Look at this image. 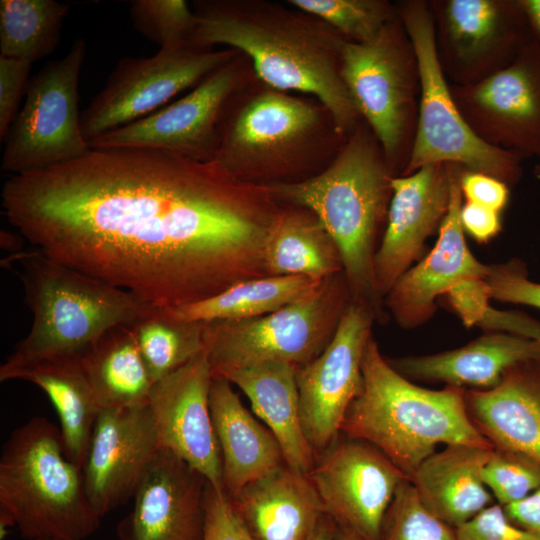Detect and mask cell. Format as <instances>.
I'll use <instances>...</instances> for the list:
<instances>
[{
  "label": "cell",
  "instance_id": "cell-20",
  "mask_svg": "<svg viewBox=\"0 0 540 540\" xmlns=\"http://www.w3.org/2000/svg\"><path fill=\"white\" fill-rule=\"evenodd\" d=\"M455 165L448 210L434 248L418 264L408 269L384 298V306L404 328L425 323L436 310L435 300L468 280H484L491 266L481 263L470 251L460 221L463 196Z\"/></svg>",
  "mask_w": 540,
  "mask_h": 540
},
{
  "label": "cell",
  "instance_id": "cell-13",
  "mask_svg": "<svg viewBox=\"0 0 540 540\" xmlns=\"http://www.w3.org/2000/svg\"><path fill=\"white\" fill-rule=\"evenodd\" d=\"M472 130L521 159L540 157V41L527 44L506 67L465 86H450Z\"/></svg>",
  "mask_w": 540,
  "mask_h": 540
},
{
  "label": "cell",
  "instance_id": "cell-16",
  "mask_svg": "<svg viewBox=\"0 0 540 540\" xmlns=\"http://www.w3.org/2000/svg\"><path fill=\"white\" fill-rule=\"evenodd\" d=\"M237 84L230 61L212 72L184 97L89 142L97 148H149L198 161H215L220 145L219 120Z\"/></svg>",
  "mask_w": 540,
  "mask_h": 540
},
{
  "label": "cell",
  "instance_id": "cell-42",
  "mask_svg": "<svg viewBox=\"0 0 540 540\" xmlns=\"http://www.w3.org/2000/svg\"><path fill=\"white\" fill-rule=\"evenodd\" d=\"M457 540H540V535L513 524L503 506L492 504L455 528Z\"/></svg>",
  "mask_w": 540,
  "mask_h": 540
},
{
  "label": "cell",
  "instance_id": "cell-23",
  "mask_svg": "<svg viewBox=\"0 0 540 540\" xmlns=\"http://www.w3.org/2000/svg\"><path fill=\"white\" fill-rule=\"evenodd\" d=\"M230 499L255 540H308L327 516L308 475L286 464Z\"/></svg>",
  "mask_w": 540,
  "mask_h": 540
},
{
  "label": "cell",
  "instance_id": "cell-17",
  "mask_svg": "<svg viewBox=\"0 0 540 540\" xmlns=\"http://www.w3.org/2000/svg\"><path fill=\"white\" fill-rule=\"evenodd\" d=\"M213 370L204 349L155 382L148 406L159 446L185 461L215 489H223L222 459L210 412Z\"/></svg>",
  "mask_w": 540,
  "mask_h": 540
},
{
  "label": "cell",
  "instance_id": "cell-26",
  "mask_svg": "<svg viewBox=\"0 0 540 540\" xmlns=\"http://www.w3.org/2000/svg\"><path fill=\"white\" fill-rule=\"evenodd\" d=\"M297 370L298 366L287 362L269 361L213 375L225 378L247 396L254 413L279 443L285 464L308 474L316 454L302 427Z\"/></svg>",
  "mask_w": 540,
  "mask_h": 540
},
{
  "label": "cell",
  "instance_id": "cell-21",
  "mask_svg": "<svg viewBox=\"0 0 540 540\" xmlns=\"http://www.w3.org/2000/svg\"><path fill=\"white\" fill-rule=\"evenodd\" d=\"M208 482L185 461L159 449L118 526L121 540H202Z\"/></svg>",
  "mask_w": 540,
  "mask_h": 540
},
{
  "label": "cell",
  "instance_id": "cell-31",
  "mask_svg": "<svg viewBox=\"0 0 540 540\" xmlns=\"http://www.w3.org/2000/svg\"><path fill=\"white\" fill-rule=\"evenodd\" d=\"M264 262L270 276L294 275L320 281L343 272L337 245L319 219L305 208L281 209L265 242Z\"/></svg>",
  "mask_w": 540,
  "mask_h": 540
},
{
  "label": "cell",
  "instance_id": "cell-39",
  "mask_svg": "<svg viewBox=\"0 0 540 540\" xmlns=\"http://www.w3.org/2000/svg\"><path fill=\"white\" fill-rule=\"evenodd\" d=\"M484 281L491 299L540 309V283L528 278L520 260L492 265Z\"/></svg>",
  "mask_w": 540,
  "mask_h": 540
},
{
  "label": "cell",
  "instance_id": "cell-48",
  "mask_svg": "<svg viewBox=\"0 0 540 540\" xmlns=\"http://www.w3.org/2000/svg\"><path fill=\"white\" fill-rule=\"evenodd\" d=\"M308 540H334V523L327 516L323 519Z\"/></svg>",
  "mask_w": 540,
  "mask_h": 540
},
{
  "label": "cell",
  "instance_id": "cell-11",
  "mask_svg": "<svg viewBox=\"0 0 540 540\" xmlns=\"http://www.w3.org/2000/svg\"><path fill=\"white\" fill-rule=\"evenodd\" d=\"M430 7L440 65L458 86L503 69L536 39L519 0H443Z\"/></svg>",
  "mask_w": 540,
  "mask_h": 540
},
{
  "label": "cell",
  "instance_id": "cell-3",
  "mask_svg": "<svg viewBox=\"0 0 540 540\" xmlns=\"http://www.w3.org/2000/svg\"><path fill=\"white\" fill-rule=\"evenodd\" d=\"M391 176L372 143L354 135L322 173L299 182L266 184L278 201L312 212L337 245L351 299L384 318L374 258Z\"/></svg>",
  "mask_w": 540,
  "mask_h": 540
},
{
  "label": "cell",
  "instance_id": "cell-32",
  "mask_svg": "<svg viewBox=\"0 0 540 540\" xmlns=\"http://www.w3.org/2000/svg\"><path fill=\"white\" fill-rule=\"evenodd\" d=\"M320 281L294 275L264 276L235 283L197 302L161 310L169 318L184 322L205 324L248 320L288 305Z\"/></svg>",
  "mask_w": 540,
  "mask_h": 540
},
{
  "label": "cell",
  "instance_id": "cell-38",
  "mask_svg": "<svg viewBox=\"0 0 540 540\" xmlns=\"http://www.w3.org/2000/svg\"><path fill=\"white\" fill-rule=\"evenodd\" d=\"M482 480L497 504L506 506L540 486V463L521 452L493 448Z\"/></svg>",
  "mask_w": 540,
  "mask_h": 540
},
{
  "label": "cell",
  "instance_id": "cell-36",
  "mask_svg": "<svg viewBox=\"0 0 540 540\" xmlns=\"http://www.w3.org/2000/svg\"><path fill=\"white\" fill-rule=\"evenodd\" d=\"M380 540H457L455 528L435 516L405 479L383 519Z\"/></svg>",
  "mask_w": 540,
  "mask_h": 540
},
{
  "label": "cell",
  "instance_id": "cell-9",
  "mask_svg": "<svg viewBox=\"0 0 540 540\" xmlns=\"http://www.w3.org/2000/svg\"><path fill=\"white\" fill-rule=\"evenodd\" d=\"M86 53V41L79 38L64 57L47 63L31 78L4 140L2 171L16 175L38 170L74 160L91 149L78 108Z\"/></svg>",
  "mask_w": 540,
  "mask_h": 540
},
{
  "label": "cell",
  "instance_id": "cell-5",
  "mask_svg": "<svg viewBox=\"0 0 540 540\" xmlns=\"http://www.w3.org/2000/svg\"><path fill=\"white\" fill-rule=\"evenodd\" d=\"M101 518L60 429L34 416L11 432L0 457L1 539L16 527L26 540H84Z\"/></svg>",
  "mask_w": 540,
  "mask_h": 540
},
{
  "label": "cell",
  "instance_id": "cell-8",
  "mask_svg": "<svg viewBox=\"0 0 540 540\" xmlns=\"http://www.w3.org/2000/svg\"><path fill=\"white\" fill-rule=\"evenodd\" d=\"M351 301L340 272L272 313L205 323L204 349L213 373L269 361L307 364L330 343Z\"/></svg>",
  "mask_w": 540,
  "mask_h": 540
},
{
  "label": "cell",
  "instance_id": "cell-27",
  "mask_svg": "<svg viewBox=\"0 0 540 540\" xmlns=\"http://www.w3.org/2000/svg\"><path fill=\"white\" fill-rule=\"evenodd\" d=\"M540 358V341L504 332L490 333L445 352L388 360L407 379L448 386L490 389L512 365Z\"/></svg>",
  "mask_w": 540,
  "mask_h": 540
},
{
  "label": "cell",
  "instance_id": "cell-41",
  "mask_svg": "<svg viewBox=\"0 0 540 540\" xmlns=\"http://www.w3.org/2000/svg\"><path fill=\"white\" fill-rule=\"evenodd\" d=\"M32 63L0 55V140L19 113V106L30 84Z\"/></svg>",
  "mask_w": 540,
  "mask_h": 540
},
{
  "label": "cell",
  "instance_id": "cell-37",
  "mask_svg": "<svg viewBox=\"0 0 540 540\" xmlns=\"http://www.w3.org/2000/svg\"><path fill=\"white\" fill-rule=\"evenodd\" d=\"M129 13L135 29L160 49L190 43L196 15L183 0H135Z\"/></svg>",
  "mask_w": 540,
  "mask_h": 540
},
{
  "label": "cell",
  "instance_id": "cell-46",
  "mask_svg": "<svg viewBox=\"0 0 540 540\" xmlns=\"http://www.w3.org/2000/svg\"><path fill=\"white\" fill-rule=\"evenodd\" d=\"M503 509L513 524L540 535V486L525 498L503 506Z\"/></svg>",
  "mask_w": 540,
  "mask_h": 540
},
{
  "label": "cell",
  "instance_id": "cell-50",
  "mask_svg": "<svg viewBox=\"0 0 540 540\" xmlns=\"http://www.w3.org/2000/svg\"><path fill=\"white\" fill-rule=\"evenodd\" d=\"M534 173L540 178V162H539V164L535 167Z\"/></svg>",
  "mask_w": 540,
  "mask_h": 540
},
{
  "label": "cell",
  "instance_id": "cell-47",
  "mask_svg": "<svg viewBox=\"0 0 540 540\" xmlns=\"http://www.w3.org/2000/svg\"><path fill=\"white\" fill-rule=\"evenodd\" d=\"M535 37L540 41V0H519Z\"/></svg>",
  "mask_w": 540,
  "mask_h": 540
},
{
  "label": "cell",
  "instance_id": "cell-1",
  "mask_svg": "<svg viewBox=\"0 0 540 540\" xmlns=\"http://www.w3.org/2000/svg\"><path fill=\"white\" fill-rule=\"evenodd\" d=\"M2 212L36 250L157 308L270 276L278 200L217 161L149 148L90 149L12 175Z\"/></svg>",
  "mask_w": 540,
  "mask_h": 540
},
{
  "label": "cell",
  "instance_id": "cell-44",
  "mask_svg": "<svg viewBox=\"0 0 540 540\" xmlns=\"http://www.w3.org/2000/svg\"><path fill=\"white\" fill-rule=\"evenodd\" d=\"M445 296L465 326L478 325L490 306L491 298L484 280L465 281Z\"/></svg>",
  "mask_w": 540,
  "mask_h": 540
},
{
  "label": "cell",
  "instance_id": "cell-22",
  "mask_svg": "<svg viewBox=\"0 0 540 540\" xmlns=\"http://www.w3.org/2000/svg\"><path fill=\"white\" fill-rule=\"evenodd\" d=\"M470 420L493 448L526 454L540 463V358L509 367L490 389H466Z\"/></svg>",
  "mask_w": 540,
  "mask_h": 540
},
{
  "label": "cell",
  "instance_id": "cell-33",
  "mask_svg": "<svg viewBox=\"0 0 540 540\" xmlns=\"http://www.w3.org/2000/svg\"><path fill=\"white\" fill-rule=\"evenodd\" d=\"M70 5L55 0L0 1V55L33 63L59 44Z\"/></svg>",
  "mask_w": 540,
  "mask_h": 540
},
{
  "label": "cell",
  "instance_id": "cell-10",
  "mask_svg": "<svg viewBox=\"0 0 540 540\" xmlns=\"http://www.w3.org/2000/svg\"><path fill=\"white\" fill-rule=\"evenodd\" d=\"M233 56L232 51H212L186 43L161 48L151 57L119 60L104 87L81 113L85 139L89 143L154 113L232 61Z\"/></svg>",
  "mask_w": 540,
  "mask_h": 540
},
{
  "label": "cell",
  "instance_id": "cell-24",
  "mask_svg": "<svg viewBox=\"0 0 540 540\" xmlns=\"http://www.w3.org/2000/svg\"><path fill=\"white\" fill-rule=\"evenodd\" d=\"M24 380L41 388L54 405L67 456L82 469L101 411L79 353L23 361L6 359L0 381Z\"/></svg>",
  "mask_w": 540,
  "mask_h": 540
},
{
  "label": "cell",
  "instance_id": "cell-30",
  "mask_svg": "<svg viewBox=\"0 0 540 540\" xmlns=\"http://www.w3.org/2000/svg\"><path fill=\"white\" fill-rule=\"evenodd\" d=\"M79 356L101 410L148 403L154 383L131 324L106 331Z\"/></svg>",
  "mask_w": 540,
  "mask_h": 540
},
{
  "label": "cell",
  "instance_id": "cell-6",
  "mask_svg": "<svg viewBox=\"0 0 540 540\" xmlns=\"http://www.w3.org/2000/svg\"><path fill=\"white\" fill-rule=\"evenodd\" d=\"M17 261L33 321L9 360L80 353L106 331L133 324L154 307L38 250L18 254Z\"/></svg>",
  "mask_w": 540,
  "mask_h": 540
},
{
  "label": "cell",
  "instance_id": "cell-19",
  "mask_svg": "<svg viewBox=\"0 0 540 540\" xmlns=\"http://www.w3.org/2000/svg\"><path fill=\"white\" fill-rule=\"evenodd\" d=\"M454 167L431 164L391 178L387 224L374 258L375 284L383 300L439 229L449 206Z\"/></svg>",
  "mask_w": 540,
  "mask_h": 540
},
{
  "label": "cell",
  "instance_id": "cell-34",
  "mask_svg": "<svg viewBox=\"0 0 540 540\" xmlns=\"http://www.w3.org/2000/svg\"><path fill=\"white\" fill-rule=\"evenodd\" d=\"M153 383L179 369L204 350V324L177 321L153 307L131 324Z\"/></svg>",
  "mask_w": 540,
  "mask_h": 540
},
{
  "label": "cell",
  "instance_id": "cell-40",
  "mask_svg": "<svg viewBox=\"0 0 540 540\" xmlns=\"http://www.w3.org/2000/svg\"><path fill=\"white\" fill-rule=\"evenodd\" d=\"M204 509L202 540H255L223 489H215L208 483Z\"/></svg>",
  "mask_w": 540,
  "mask_h": 540
},
{
  "label": "cell",
  "instance_id": "cell-28",
  "mask_svg": "<svg viewBox=\"0 0 540 540\" xmlns=\"http://www.w3.org/2000/svg\"><path fill=\"white\" fill-rule=\"evenodd\" d=\"M492 450L445 445L427 457L408 480L435 516L457 528L493 504L494 498L482 480Z\"/></svg>",
  "mask_w": 540,
  "mask_h": 540
},
{
  "label": "cell",
  "instance_id": "cell-15",
  "mask_svg": "<svg viewBox=\"0 0 540 540\" xmlns=\"http://www.w3.org/2000/svg\"><path fill=\"white\" fill-rule=\"evenodd\" d=\"M320 455L307 475L326 515L338 527L380 540L385 514L407 477L377 448L348 436L339 435Z\"/></svg>",
  "mask_w": 540,
  "mask_h": 540
},
{
  "label": "cell",
  "instance_id": "cell-25",
  "mask_svg": "<svg viewBox=\"0 0 540 540\" xmlns=\"http://www.w3.org/2000/svg\"><path fill=\"white\" fill-rule=\"evenodd\" d=\"M209 403L229 497L285 464L274 435L243 405L228 380L213 375Z\"/></svg>",
  "mask_w": 540,
  "mask_h": 540
},
{
  "label": "cell",
  "instance_id": "cell-45",
  "mask_svg": "<svg viewBox=\"0 0 540 540\" xmlns=\"http://www.w3.org/2000/svg\"><path fill=\"white\" fill-rule=\"evenodd\" d=\"M460 221L464 232L479 243L489 242L502 229L499 212L466 201L460 209Z\"/></svg>",
  "mask_w": 540,
  "mask_h": 540
},
{
  "label": "cell",
  "instance_id": "cell-7",
  "mask_svg": "<svg viewBox=\"0 0 540 540\" xmlns=\"http://www.w3.org/2000/svg\"><path fill=\"white\" fill-rule=\"evenodd\" d=\"M399 19L411 42L420 87L418 120L406 166L411 174L431 164H455L491 175L508 186L522 174L521 158L482 140L460 113L440 65L434 17L423 1L400 5Z\"/></svg>",
  "mask_w": 540,
  "mask_h": 540
},
{
  "label": "cell",
  "instance_id": "cell-29",
  "mask_svg": "<svg viewBox=\"0 0 540 540\" xmlns=\"http://www.w3.org/2000/svg\"><path fill=\"white\" fill-rule=\"evenodd\" d=\"M318 113L309 104L280 92H265L243 107L220 134L216 160L231 173L244 155L276 152L306 135Z\"/></svg>",
  "mask_w": 540,
  "mask_h": 540
},
{
  "label": "cell",
  "instance_id": "cell-2",
  "mask_svg": "<svg viewBox=\"0 0 540 540\" xmlns=\"http://www.w3.org/2000/svg\"><path fill=\"white\" fill-rule=\"evenodd\" d=\"M363 385L341 425L344 435L381 451L409 479L439 444L493 448L469 418L464 388L432 390L412 383L380 353L371 336Z\"/></svg>",
  "mask_w": 540,
  "mask_h": 540
},
{
  "label": "cell",
  "instance_id": "cell-18",
  "mask_svg": "<svg viewBox=\"0 0 540 540\" xmlns=\"http://www.w3.org/2000/svg\"><path fill=\"white\" fill-rule=\"evenodd\" d=\"M159 449L148 403L100 411L82 474L89 500L101 517L134 497Z\"/></svg>",
  "mask_w": 540,
  "mask_h": 540
},
{
  "label": "cell",
  "instance_id": "cell-49",
  "mask_svg": "<svg viewBox=\"0 0 540 540\" xmlns=\"http://www.w3.org/2000/svg\"><path fill=\"white\" fill-rule=\"evenodd\" d=\"M334 540H369L334 524Z\"/></svg>",
  "mask_w": 540,
  "mask_h": 540
},
{
  "label": "cell",
  "instance_id": "cell-43",
  "mask_svg": "<svg viewBox=\"0 0 540 540\" xmlns=\"http://www.w3.org/2000/svg\"><path fill=\"white\" fill-rule=\"evenodd\" d=\"M459 185L466 202L478 204L499 213L509 199V186L503 181L481 172L462 169Z\"/></svg>",
  "mask_w": 540,
  "mask_h": 540
},
{
  "label": "cell",
  "instance_id": "cell-12",
  "mask_svg": "<svg viewBox=\"0 0 540 540\" xmlns=\"http://www.w3.org/2000/svg\"><path fill=\"white\" fill-rule=\"evenodd\" d=\"M401 31L391 21L370 41L340 45L343 82L387 158L396 157L405 139L418 80L411 42Z\"/></svg>",
  "mask_w": 540,
  "mask_h": 540
},
{
  "label": "cell",
  "instance_id": "cell-4",
  "mask_svg": "<svg viewBox=\"0 0 540 540\" xmlns=\"http://www.w3.org/2000/svg\"><path fill=\"white\" fill-rule=\"evenodd\" d=\"M189 42L203 48L224 44L246 53L258 77L279 91L316 96L338 131L359 115L340 72V45L300 21L244 14L224 4H202Z\"/></svg>",
  "mask_w": 540,
  "mask_h": 540
},
{
  "label": "cell",
  "instance_id": "cell-14",
  "mask_svg": "<svg viewBox=\"0 0 540 540\" xmlns=\"http://www.w3.org/2000/svg\"><path fill=\"white\" fill-rule=\"evenodd\" d=\"M375 320L366 306L351 301L327 347L298 367L301 422L316 458L337 440L346 412L362 389L363 355Z\"/></svg>",
  "mask_w": 540,
  "mask_h": 540
},
{
  "label": "cell",
  "instance_id": "cell-35",
  "mask_svg": "<svg viewBox=\"0 0 540 540\" xmlns=\"http://www.w3.org/2000/svg\"><path fill=\"white\" fill-rule=\"evenodd\" d=\"M299 10L336 28L353 42L375 38L391 21V6L377 0H291Z\"/></svg>",
  "mask_w": 540,
  "mask_h": 540
}]
</instances>
